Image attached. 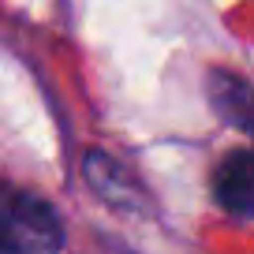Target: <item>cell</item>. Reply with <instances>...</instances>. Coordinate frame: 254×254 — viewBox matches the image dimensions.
Instances as JSON below:
<instances>
[{
	"label": "cell",
	"instance_id": "3",
	"mask_svg": "<svg viewBox=\"0 0 254 254\" xmlns=\"http://www.w3.org/2000/svg\"><path fill=\"white\" fill-rule=\"evenodd\" d=\"M209 101L217 116L254 135V86L232 71H209Z\"/></svg>",
	"mask_w": 254,
	"mask_h": 254
},
{
	"label": "cell",
	"instance_id": "2",
	"mask_svg": "<svg viewBox=\"0 0 254 254\" xmlns=\"http://www.w3.org/2000/svg\"><path fill=\"white\" fill-rule=\"evenodd\" d=\"M213 198L232 217H254V150H232L213 168Z\"/></svg>",
	"mask_w": 254,
	"mask_h": 254
},
{
	"label": "cell",
	"instance_id": "1",
	"mask_svg": "<svg viewBox=\"0 0 254 254\" xmlns=\"http://www.w3.org/2000/svg\"><path fill=\"white\" fill-rule=\"evenodd\" d=\"M64 224L53 202L0 183V254H60Z\"/></svg>",
	"mask_w": 254,
	"mask_h": 254
}]
</instances>
